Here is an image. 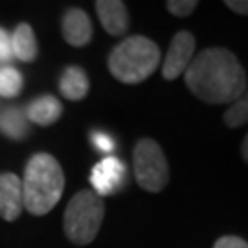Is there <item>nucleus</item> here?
<instances>
[{
    "instance_id": "obj_12",
    "label": "nucleus",
    "mask_w": 248,
    "mask_h": 248,
    "mask_svg": "<svg viewBox=\"0 0 248 248\" xmlns=\"http://www.w3.org/2000/svg\"><path fill=\"white\" fill-rule=\"evenodd\" d=\"M11 41V55H15L18 61L33 62L39 55V45L33 28L28 22H20L15 31L9 35Z\"/></svg>"
},
{
    "instance_id": "obj_2",
    "label": "nucleus",
    "mask_w": 248,
    "mask_h": 248,
    "mask_svg": "<svg viewBox=\"0 0 248 248\" xmlns=\"http://www.w3.org/2000/svg\"><path fill=\"white\" fill-rule=\"evenodd\" d=\"M64 191V173L50 153H35L28 160L22 178L24 210L31 215H46L55 208Z\"/></svg>"
},
{
    "instance_id": "obj_3",
    "label": "nucleus",
    "mask_w": 248,
    "mask_h": 248,
    "mask_svg": "<svg viewBox=\"0 0 248 248\" xmlns=\"http://www.w3.org/2000/svg\"><path fill=\"white\" fill-rule=\"evenodd\" d=\"M108 70L125 85H138L160 66V48L143 35L124 39L108 55Z\"/></svg>"
},
{
    "instance_id": "obj_16",
    "label": "nucleus",
    "mask_w": 248,
    "mask_h": 248,
    "mask_svg": "<svg viewBox=\"0 0 248 248\" xmlns=\"http://www.w3.org/2000/svg\"><path fill=\"white\" fill-rule=\"evenodd\" d=\"M24 79L22 74L13 68V66H4L0 68V96L4 98H15L22 90Z\"/></svg>"
},
{
    "instance_id": "obj_17",
    "label": "nucleus",
    "mask_w": 248,
    "mask_h": 248,
    "mask_svg": "<svg viewBox=\"0 0 248 248\" xmlns=\"http://www.w3.org/2000/svg\"><path fill=\"white\" fill-rule=\"evenodd\" d=\"M197 6H199L197 0H169L168 4H166L168 11L171 15H175V17H187V15H191Z\"/></svg>"
},
{
    "instance_id": "obj_9",
    "label": "nucleus",
    "mask_w": 248,
    "mask_h": 248,
    "mask_svg": "<svg viewBox=\"0 0 248 248\" xmlns=\"http://www.w3.org/2000/svg\"><path fill=\"white\" fill-rule=\"evenodd\" d=\"M61 31L62 39L70 46L81 48L87 46L92 41L94 28L90 22V17L81 8H70L62 15L61 20Z\"/></svg>"
},
{
    "instance_id": "obj_10",
    "label": "nucleus",
    "mask_w": 248,
    "mask_h": 248,
    "mask_svg": "<svg viewBox=\"0 0 248 248\" xmlns=\"http://www.w3.org/2000/svg\"><path fill=\"white\" fill-rule=\"evenodd\" d=\"M96 13L107 33L120 37L129 30V11L122 0H98Z\"/></svg>"
},
{
    "instance_id": "obj_22",
    "label": "nucleus",
    "mask_w": 248,
    "mask_h": 248,
    "mask_svg": "<svg viewBox=\"0 0 248 248\" xmlns=\"http://www.w3.org/2000/svg\"><path fill=\"white\" fill-rule=\"evenodd\" d=\"M241 155H243V160L248 164V133H247V136H245L243 143H241Z\"/></svg>"
},
{
    "instance_id": "obj_8",
    "label": "nucleus",
    "mask_w": 248,
    "mask_h": 248,
    "mask_svg": "<svg viewBox=\"0 0 248 248\" xmlns=\"http://www.w3.org/2000/svg\"><path fill=\"white\" fill-rule=\"evenodd\" d=\"M24 210L22 199V180L15 173L0 175V217L4 221L13 222L20 217Z\"/></svg>"
},
{
    "instance_id": "obj_13",
    "label": "nucleus",
    "mask_w": 248,
    "mask_h": 248,
    "mask_svg": "<svg viewBox=\"0 0 248 248\" xmlns=\"http://www.w3.org/2000/svg\"><path fill=\"white\" fill-rule=\"evenodd\" d=\"M90 83L87 72L81 66H66L59 79V92L70 101H81L89 94Z\"/></svg>"
},
{
    "instance_id": "obj_7",
    "label": "nucleus",
    "mask_w": 248,
    "mask_h": 248,
    "mask_svg": "<svg viewBox=\"0 0 248 248\" xmlns=\"http://www.w3.org/2000/svg\"><path fill=\"white\" fill-rule=\"evenodd\" d=\"M125 175H127V169H125V164L122 160L116 158V156H105L90 171L92 191L101 199L107 195H112L124 186Z\"/></svg>"
},
{
    "instance_id": "obj_11",
    "label": "nucleus",
    "mask_w": 248,
    "mask_h": 248,
    "mask_svg": "<svg viewBox=\"0 0 248 248\" xmlns=\"http://www.w3.org/2000/svg\"><path fill=\"white\" fill-rule=\"evenodd\" d=\"M62 116V105L61 101L52 96V94H45L35 98L26 108V120L31 124L41 125V127H50L55 122H59Z\"/></svg>"
},
{
    "instance_id": "obj_21",
    "label": "nucleus",
    "mask_w": 248,
    "mask_h": 248,
    "mask_svg": "<svg viewBox=\"0 0 248 248\" xmlns=\"http://www.w3.org/2000/svg\"><path fill=\"white\" fill-rule=\"evenodd\" d=\"M226 8H230L233 13L248 15V0H226Z\"/></svg>"
},
{
    "instance_id": "obj_19",
    "label": "nucleus",
    "mask_w": 248,
    "mask_h": 248,
    "mask_svg": "<svg viewBox=\"0 0 248 248\" xmlns=\"http://www.w3.org/2000/svg\"><path fill=\"white\" fill-rule=\"evenodd\" d=\"M213 248H248V243L237 235H224L215 241Z\"/></svg>"
},
{
    "instance_id": "obj_4",
    "label": "nucleus",
    "mask_w": 248,
    "mask_h": 248,
    "mask_svg": "<svg viewBox=\"0 0 248 248\" xmlns=\"http://www.w3.org/2000/svg\"><path fill=\"white\" fill-rule=\"evenodd\" d=\"M105 217V202L92 189H81L66 204L62 228L70 243L85 247L96 239Z\"/></svg>"
},
{
    "instance_id": "obj_5",
    "label": "nucleus",
    "mask_w": 248,
    "mask_h": 248,
    "mask_svg": "<svg viewBox=\"0 0 248 248\" xmlns=\"http://www.w3.org/2000/svg\"><path fill=\"white\" fill-rule=\"evenodd\" d=\"M133 169L136 184L149 191L158 193L169 184V164L164 151L151 138L138 140L133 151Z\"/></svg>"
},
{
    "instance_id": "obj_1",
    "label": "nucleus",
    "mask_w": 248,
    "mask_h": 248,
    "mask_svg": "<svg viewBox=\"0 0 248 248\" xmlns=\"http://www.w3.org/2000/svg\"><path fill=\"white\" fill-rule=\"evenodd\" d=\"M189 92L210 105H232L247 90V72L226 48L199 52L184 72Z\"/></svg>"
},
{
    "instance_id": "obj_14",
    "label": "nucleus",
    "mask_w": 248,
    "mask_h": 248,
    "mask_svg": "<svg viewBox=\"0 0 248 248\" xmlns=\"http://www.w3.org/2000/svg\"><path fill=\"white\" fill-rule=\"evenodd\" d=\"M0 131L13 140H20L28 134L26 118L17 108H6L0 112Z\"/></svg>"
},
{
    "instance_id": "obj_15",
    "label": "nucleus",
    "mask_w": 248,
    "mask_h": 248,
    "mask_svg": "<svg viewBox=\"0 0 248 248\" xmlns=\"http://www.w3.org/2000/svg\"><path fill=\"white\" fill-rule=\"evenodd\" d=\"M222 122L232 129L248 124V89L228 107V110H224Z\"/></svg>"
},
{
    "instance_id": "obj_6",
    "label": "nucleus",
    "mask_w": 248,
    "mask_h": 248,
    "mask_svg": "<svg viewBox=\"0 0 248 248\" xmlns=\"http://www.w3.org/2000/svg\"><path fill=\"white\" fill-rule=\"evenodd\" d=\"M195 57V37L189 31H178L173 37L168 48L166 59L162 62V78L166 81H175L184 74L189 62Z\"/></svg>"
},
{
    "instance_id": "obj_20",
    "label": "nucleus",
    "mask_w": 248,
    "mask_h": 248,
    "mask_svg": "<svg viewBox=\"0 0 248 248\" xmlns=\"http://www.w3.org/2000/svg\"><path fill=\"white\" fill-rule=\"evenodd\" d=\"M11 57V41H9V33L0 28V61H8Z\"/></svg>"
},
{
    "instance_id": "obj_18",
    "label": "nucleus",
    "mask_w": 248,
    "mask_h": 248,
    "mask_svg": "<svg viewBox=\"0 0 248 248\" xmlns=\"http://www.w3.org/2000/svg\"><path fill=\"white\" fill-rule=\"evenodd\" d=\"M90 142L103 155H110L112 149H114V140L107 133H101V131H94V133L90 134Z\"/></svg>"
}]
</instances>
